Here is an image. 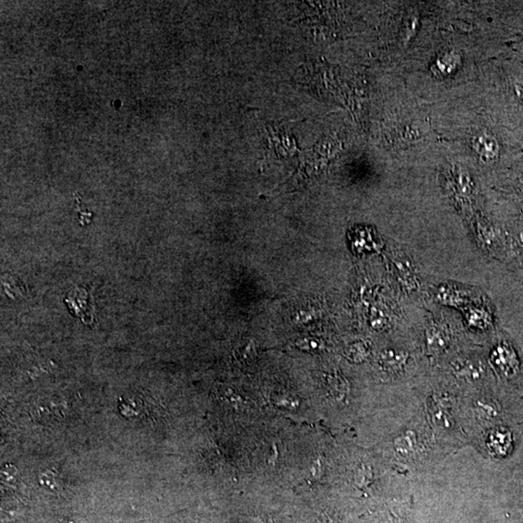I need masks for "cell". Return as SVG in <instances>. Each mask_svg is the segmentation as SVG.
Masks as SVG:
<instances>
[{
  "instance_id": "cell-3",
  "label": "cell",
  "mask_w": 523,
  "mask_h": 523,
  "mask_svg": "<svg viewBox=\"0 0 523 523\" xmlns=\"http://www.w3.org/2000/svg\"><path fill=\"white\" fill-rule=\"evenodd\" d=\"M256 356L255 346L252 341L237 349L235 357L242 362H251Z\"/></svg>"
},
{
  "instance_id": "cell-1",
  "label": "cell",
  "mask_w": 523,
  "mask_h": 523,
  "mask_svg": "<svg viewBox=\"0 0 523 523\" xmlns=\"http://www.w3.org/2000/svg\"><path fill=\"white\" fill-rule=\"evenodd\" d=\"M428 348L432 351H441L446 347L449 341V334L444 327L440 325H432L426 333Z\"/></svg>"
},
{
  "instance_id": "cell-5",
  "label": "cell",
  "mask_w": 523,
  "mask_h": 523,
  "mask_svg": "<svg viewBox=\"0 0 523 523\" xmlns=\"http://www.w3.org/2000/svg\"><path fill=\"white\" fill-rule=\"evenodd\" d=\"M246 523H268L265 520H260V518H251V520H247Z\"/></svg>"
},
{
  "instance_id": "cell-2",
  "label": "cell",
  "mask_w": 523,
  "mask_h": 523,
  "mask_svg": "<svg viewBox=\"0 0 523 523\" xmlns=\"http://www.w3.org/2000/svg\"><path fill=\"white\" fill-rule=\"evenodd\" d=\"M380 362L388 371H397V369H402L406 362V356L402 352L386 351L381 355Z\"/></svg>"
},
{
  "instance_id": "cell-4",
  "label": "cell",
  "mask_w": 523,
  "mask_h": 523,
  "mask_svg": "<svg viewBox=\"0 0 523 523\" xmlns=\"http://www.w3.org/2000/svg\"><path fill=\"white\" fill-rule=\"evenodd\" d=\"M218 393L219 395H220L221 399L229 402L228 404L234 405L235 407H239V405L244 402H242V398H240L237 393L233 392L231 388H219Z\"/></svg>"
}]
</instances>
